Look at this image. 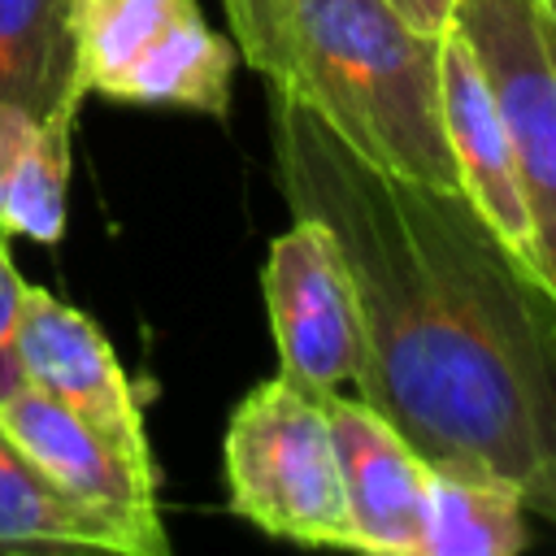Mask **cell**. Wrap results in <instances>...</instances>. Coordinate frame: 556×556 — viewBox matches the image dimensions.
Segmentation results:
<instances>
[{"label": "cell", "mask_w": 556, "mask_h": 556, "mask_svg": "<svg viewBox=\"0 0 556 556\" xmlns=\"http://www.w3.org/2000/svg\"><path fill=\"white\" fill-rule=\"evenodd\" d=\"M274 182L317 217L361 291L356 395L430 469L508 482L556 521V300L460 200L352 156L274 96Z\"/></svg>", "instance_id": "cell-1"}, {"label": "cell", "mask_w": 556, "mask_h": 556, "mask_svg": "<svg viewBox=\"0 0 556 556\" xmlns=\"http://www.w3.org/2000/svg\"><path fill=\"white\" fill-rule=\"evenodd\" d=\"M235 48L352 156L456 191L439 122V39L391 0H222Z\"/></svg>", "instance_id": "cell-2"}, {"label": "cell", "mask_w": 556, "mask_h": 556, "mask_svg": "<svg viewBox=\"0 0 556 556\" xmlns=\"http://www.w3.org/2000/svg\"><path fill=\"white\" fill-rule=\"evenodd\" d=\"M222 469L235 517L274 539L352 547L326 404L287 378H269L235 404Z\"/></svg>", "instance_id": "cell-3"}, {"label": "cell", "mask_w": 556, "mask_h": 556, "mask_svg": "<svg viewBox=\"0 0 556 556\" xmlns=\"http://www.w3.org/2000/svg\"><path fill=\"white\" fill-rule=\"evenodd\" d=\"M452 26L469 39L500 104L534 230V265L556 300V17L543 0H456Z\"/></svg>", "instance_id": "cell-4"}, {"label": "cell", "mask_w": 556, "mask_h": 556, "mask_svg": "<svg viewBox=\"0 0 556 556\" xmlns=\"http://www.w3.org/2000/svg\"><path fill=\"white\" fill-rule=\"evenodd\" d=\"M278 378L313 400L339 395L365 365V317L356 278L317 217L291 213V226L269 239L261 269Z\"/></svg>", "instance_id": "cell-5"}, {"label": "cell", "mask_w": 556, "mask_h": 556, "mask_svg": "<svg viewBox=\"0 0 556 556\" xmlns=\"http://www.w3.org/2000/svg\"><path fill=\"white\" fill-rule=\"evenodd\" d=\"M0 430L61 495L104 517L126 539L130 556L169 552L156 508V469L135 465L96 426L26 382L0 400Z\"/></svg>", "instance_id": "cell-6"}, {"label": "cell", "mask_w": 556, "mask_h": 556, "mask_svg": "<svg viewBox=\"0 0 556 556\" xmlns=\"http://www.w3.org/2000/svg\"><path fill=\"white\" fill-rule=\"evenodd\" d=\"M13 352L26 387L43 391L48 400L65 404L74 417L96 426L135 465L156 469L135 382L122 369L104 330L83 308L56 300L43 287H26Z\"/></svg>", "instance_id": "cell-7"}, {"label": "cell", "mask_w": 556, "mask_h": 556, "mask_svg": "<svg viewBox=\"0 0 556 556\" xmlns=\"http://www.w3.org/2000/svg\"><path fill=\"white\" fill-rule=\"evenodd\" d=\"M352 552L417 556L430 517V465L361 395H326Z\"/></svg>", "instance_id": "cell-8"}, {"label": "cell", "mask_w": 556, "mask_h": 556, "mask_svg": "<svg viewBox=\"0 0 556 556\" xmlns=\"http://www.w3.org/2000/svg\"><path fill=\"white\" fill-rule=\"evenodd\" d=\"M439 122L456 169L460 200L486 222V230L539 274L534 265V230L526 191L517 178L513 143L500 117V104L491 96V83L469 48V39L447 26L439 39Z\"/></svg>", "instance_id": "cell-9"}, {"label": "cell", "mask_w": 556, "mask_h": 556, "mask_svg": "<svg viewBox=\"0 0 556 556\" xmlns=\"http://www.w3.org/2000/svg\"><path fill=\"white\" fill-rule=\"evenodd\" d=\"M83 0H0V104L74 130L83 87Z\"/></svg>", "instance_id": "cell-10"}, {"label": "cell", "mask_w": 556, "mask_h": 556, "mask_svg": "<svg viewBox=\"0 0 556 556\" xmlns=\"http://www.w3.org/2000/svg\"><path fill=\"white\" fill-rule=\"evenodd\" d=\"M239 48L217 35L200 4L178 13L109 87L104 100L117 104H156V109H191L208 117H226L230 83H235Z\"/></svg>", "instance_id": "cell-11"}, {"label": "cell", "mask_w": 556, "mask_h": 556, "mask_svg": "<svg viewBox=\"0 0 556 556\" xmlns=\"http://www.w3.org/2000/svg\"><path fill=\"white\" fill-rule=\"evenodd\" d=\"M70 139L22 109L0 104V230L9 239L61 243L70 200Z\"/></svg>", "instance_id": "cell-12"}, {"label": "cell", "mask_w": 556, "mask_h": 556, "mask_svg": "<svg viewBox=\"0 0 556 556\" xmlns=\"http://www.w3.org/2000/svg\"><path fill=\"white\" fill-rule=\"evenodd\" d=\"M526 543V504L508 482L430 469V517L417 556H513Z\"/></svg>", "instance_id": "cell-13"}, {"label": "cell", "mask_w": 556, "mask_h": 556, "mask_svg": "<svg viewBox=\"0 0 556 556\" xmlns=\"http://www.w3.org/2000/svg\"><path fill=\"white\" fill-rule=\"evenodd\" d=\"M0 547L126 552V539L91 508L61 495L0 430Z\"/></svg>", "instance_id": "cell-14"}, {"label": "cell", "mask_w": 556, "mask_h": 556, "mask_svg": "<svg viewBox=\"0 0 556 556\" xmlns=\"http://www.w3.org/2000/svg\"><path fill=\"white\" fill-rule=\"evenodd\" d=\"M200 0H83V87L104 96V87L187 9Z\"/></svg>", "instance_id": "cell-15"}, {"label": "cell", "mask_w": 556, "mask_h": 556, "mask_svg": "<svg viewBox=\"0 0 556 556\" xmlns=\"http://www.w3.org/2000/svg\"><path fill=\"white\" fill-rule=\"evenodd\" d=\"M26 278L17 274L13 256H9V235L0 230V400L22 387V369H17V352H13V330H17V313L26 300Z\"/></svg>", "instance_id": "cell-16"}, {"label": "cell", "mask_w": 556, "mask_h": 556, "mask_svg": "<svg viewBox=\"0 0 556 556\" xmlns=\"http://www.w3.org/2000/svg\"><path fill=\"white\" fill-rule=\"evenodd\" d=\"M413 26H421L426 35H443L452 26V13H456V0H391Z\"/></svg>", "instance_id": "cell-17"}, {"label": "cell", "mask_w": 556, "mask_h": 556, "mask_svg": "<svg viewBox=\"0 0 556 556\" xmlns=\"http://www.w3.org/2000/svg\"><path fill=\"white\" fill-rule=\"evenodd\" d=\"M543 4H547V9H552V13H556V0H543Z\"/></svg>", "instance_id": "cell-18"}, {"label": "cell", "mask_w": 556, "mask_h": 556, "mask_svg": "<svg viewBox=\"0 0 556 556\" xmlns=\"http://www.w3.org/2000/svg\"><path fill=\"white\" fill-rule=\"evenodd\" d=\"M552 17H556V13H552Z\"/></svg>", "instance_id": "cell-19"}]
</instances>
